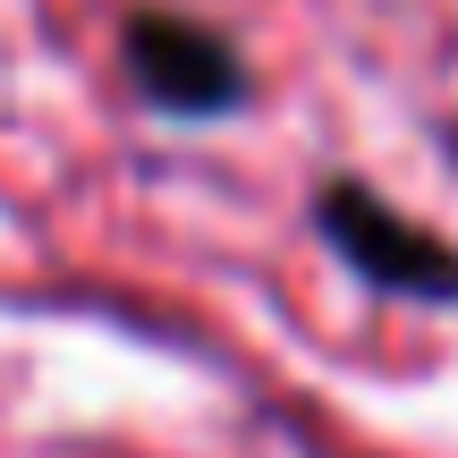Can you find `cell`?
Wrapping results in <instances>:
<instances>
[{
	"mask_svg": "<svg viewBox=\"0 0 458 458\" xmlns=\"http://www.w3.org/2000/svg\"><path fill=\"white\" fill-rule=\"evenodd\" d=\"M314 238L348 263V280L391 306H458V238H442L433 221L399 213L382 187L365 179H323L314 187Z\"/></svg>",
	"mask_w": 458,
	"mask_h": 458,
	"instance_id": "6da1fadb",
	"label": "cell"
},
{
	"mask_svg": "<svg viewBox=\"0 0 458 458\" xmlns=\"http://www.w3.org/2000/svg\"><path fill=\"white\" fill-rule=\"evenodd\" d=\"M119 68L145 94V111L179 119V128H213V119H238L255 102V68L213 17L153 9V0L128 9V26H119Z\"/></svg>",
	"mask_w": 458,
	"mask_h": 458,
	"instance_id": "7a4b0ae2",
	"label": "cell"
}]
</instances>
